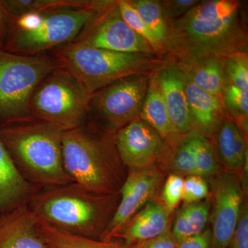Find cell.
Instances as JSON below:
<instances>
[{"instance_id": "6da1fadb", "label": "cell", "mask_w": 248, "mask_h": 248, "mask_svg": "<svg viewBox=\"0 0 248 248\" xmlns=\"http://www.w3.org/2000/svg\"><path fill=\"white\" fill-rule=\"evenodd\" d=\"M168 60L186 63L248 53L246 14L237 0L200 1L187 14L167 22Z\"/></svg>"}, {"instance_id": "7a4b0ae2", "label": "cell", "mask_w": 248, "mask_h": 248, "mask_svg": "<svg viewBox=\"0 0 248 248\" xmlns=\"http://www.w3.org/2000/svg\"><path fill=\"white\" fill-rule=\"evenodd\" d=\"M63 132L32 118L0 127V139L26 180L44 188L73 183L63 166Z\"/></svg>"}, {"instance_id": "3957f363", "label": "cell", "mask_w": 248, "mask_h": 248, "mask_svg": "<svg viewBox=\"0 0 248 248\" xmlns=\"http://www.w3.org/2000/svg\"><path fill=\"white\" fill-rule=\"evenodd\" d=\"M116 195H98L71 183L40 188L28 203L40 223L68 234L100 240L113 215Z\"/></svg>"}, {"instance_id": "277c9868", "label": "cell", "mask_w": 248, "mask_h": 248, "mask_svg": "<svg viewBox=\"0 0 248 248\" xmlns=\"http://www.w3.org/2000/svg\"><path fill=\"white\" fill-rule=\"evenodd\" d=\"M59 66L77 80L89 97L117 80L137 75L153 76L164 58L86 46L72 41L52 50Z\"/></svg>"}, {"instance_id": "5b68a950", "label": "cell", "mask_w": 248, "mask_h": 248, "mask_svg": "<svg viewBox=\"0 0 248 248\" xmlns=\"http://www.w3.org/2000/svg\"><path fill=\"white\" fill-rule=\"evenodd\" d=\"M62 147L63 166L72 182L98 195L117 194L120 159L115 136H100L84 124L63 132Z\"/></svg>"}, {"instance_id": "8992f818", "label": "cell", "mask_w": 248, "mask_h": 248, "mask_svg": "<svg viewBox=\"0 0 248 248\" xmlns=\"http://www.w3.org/2000/svg\"><path fill=\"white\" fill-rule=\"evenodd\" d=\"M48 55H23L0 47V127L32 119L29 103L39 84L59 68Z\"/></svg>"}, {"instance_id": "52a82bcc", "label": "cell", "mask_w": 248, "mask_h": 248, "mask_svg": "<svg viewBox=\"0 0 248 248\" xmlns=\"http://www.w3.org/2000/svg\"><path fill=\"white\" fill-rule=\"evenodd\" d=\"M90 101L91 97L77 80L59 67L37 86L29 109L32 118L66 131L84 124L90 112Z\"/></svg>"}, {"instance_id": "ba28073f", "label": "cell", "mask_w": 248, "mask_h": 248, "mask_svg": "<svg viewBox=\"0 0 248 248\" xmlns=\"http://www.w3.org/2000/svg\"><path fill=\"white\" fill-rule=\"evenodd\" d=\"M97 11L66 9L43 13L32 30L7 29L1 48L23 55H37L75 40Z\"/></svg>"}, {"instance_id": "9c48e42d", "label": "cell", "mask_w": 248, "mask_h": 248, "mask_svg": "<svg viewBox=\"0 0 248 248\" xmlns=\"http://www.w3.org/2000/svg\"><path fill=\"white\" fill-rule=\"evenodd\" d=\"M73 42L92 48L159 58L151 46L124 20L117 0H107Z\"/></svg>"}, {"instance_id": "30bf717a", "label": "cell", "mask_w": 248, "mask_h": 248, "mask_svg": "<svg viewBox=\"0 0 248 248\" xmlns=\"http://www.w3.org/2000/svg\"><path fill=\"white\" fill-rule=\"evenodd\" d=\"M151 76H129L106 86L91 96L90 110L117 132L140 118Z\"/></svg>"}, {"instance_id": "8fae6325", "label": "cell", "mask_w": 248, "mask_h": 248, "mask_svg": "<svg viewBox=\"0 0 248 248\" xmlns=\"http://www.w3.org/2000/svg\"><path fill=\"white\" fill-rule=\"evenodd\" d=\"M115 143L120 161L131 170L151 167L166 149L164 139L140 118L117 130Z\"/></svg>"}, {"instance_id": "7c38bea8", "label": "cell", "mask_w": 248, "mask_h": 248, "mask_svg": "<svg viewBox=\"0 0 248 248\" xmlns=\"http://www.w3.org/2000/svg\"><path fill=\"white\" fill-rule=\"evenodd\" d=\"M210 248H228L243 204L241 183L234 173H223L214 184Z\"/></svg>"}, {"instance_id": "4fadbf2b", "label": "cell", "mask_w": 248, "mask_h": 248, "mask_svg": "<svg viewBox=\"0 0 248 248\" xmlns=\"http://www.w3.org/2000/svg\"><path fill=\"white\" fill-rule=\"evenodd\" d=\"M154 167L132 170L120 189L121 200L100 240L109 241L142 207L151 201L162 182Z\"/></svg>"}, {"instance_id": "5bb4252c", "label": "cell", "mask_w": 248, "mask_h": 248, "mask_svg": "<svg viewBox=\"0 0 248 248\" xmlns=\"http://www.w3.org/2000/svg\"><path fill=\"white\" fill-rule=\"evenodd\" d=\"M177 138L192 132L188 103L184 89L182 73L170 60L154 73Z\"/></svg>"}, {"instance_id": "9a60e30c", "label": "cell", "mask_w": 248, "mask_h": 248, "mask_svg": "<svg viewBox=\"0 0 248 248\" xmlns=\"http://www.w3.org/2000/svg\"><path fill=\"white\" fill-rule=\"evenodd\" d=\"M171 212L163 203L150 201L124 226L112 235L109 241H115L125 246L144 242L170 231Z\"/></svg>"}, {"instance_id": "2e32d148", "label": "cell", "mask_w": 248, "mask_h": 248, "mask_svg": "<svg viewBox=\"0 0 248 248\" xmlns=\"http://www.w3.org/2000/svg\"><path fill=\"white\" fill-rule=\"evenodd\" d=\"M180 72L190 109L192 132L211 138L227 116L221 98L205 92Z\"/></svg>"}, {"instance_id": "e0dca14e", "label": "cell", "mask_w": 248, "mask_h": 248, "mask_svg": "<svg viewBox=\"0 0 248 248\" xmlns=\"http://www.w3.org/2000/svg\"><path fill=\"white\" fill-rule=\"evenodd\" d=\"M38 219L29 203L0 216V248H46L37 231Z\"/></svg>"}, {"instance_id": "ac0fdd59", "label": "cell", "mask_w": 248, "mask_h": 248, "mask_svg": "<svg viewBox=\"0 0 248 248\" xmlns=\"http://www.w3.org/2000/svg\"><path fill=\"white\" fill-rule=\"evenodd\" d=\"M39 189L23 177L0 139V216L29 203Z\"/></svg>"}, {"instance_id": "d6986e66", "label": "cell", "mask_w": 248, "mask_h": 248, "mask_svg": "<svg viewBox=\"0 0 248 248\" xmlns=\"http://www.w3.org/2000/svg\"><path fill=\"white\" fill-rule=\"evenodd\" d=\"M218 156L231 173L239 172L248 160L247 142L241 129L227 115L214 134Z\"/></svg>"}, {"instance_id": "ffe728a7", "label": "cell", "mask_w": 248, "mask_h": 248, "mask_svg": "<svg viewBox=\"0 0 248 248\" xmlns=\"http://www.w3.org/2000/svg\"><path fill=\"white\" fill-rule=\"evenodd\" d=\"M171 62L201 89L221 98L223 90L228 83L223 58L202 59L186 63Z\"/></svg>"}, {"instance_id": "44dd1931", "label": "cell", "mask_w": 248, "mask_h": 248, "mask_svg": "<svg viewBox=\"0 0 248 248\" xmlns=\"http://www.w3.org/2000/svg\"><path fill=\"white\" fill-rule=\"evenodd\" d=\"M140 118L154 129L164 140L175 141L177 138L173 132L169 112L154 74L150 79Z\"/></svg>"}, {"instance_id": "7402d4cb", "label": "cell", "mask_w": 248, "mask_h": 248, "mask_svg": "<svg viewBox=\"0 0 248 248\" xmlns=\"http://www.w3.org/2000/svg\"><path fill=\"white\" fill-rule=\"evenodd\" d=\"M9 16L27 13H47L66 9H93L99 11L107 0H3Z\"/></svg>"}, {"instance_id": "603a6c76", "label": "cell", "mask_w": 248, "mask_h": 248, "mask_svg": "<svg viewBox=\"0 0 248 248\" xmlns=\"http://www.w3.org/2000/svg\"><path fill=\"white\" fill-rule=\"evenodd\" d=\"M210 210V202L207 200L186 204L177 214L170 231L174 239L180 241L203 232L208 223Z\"/></svg>"}, {"instance_id": "cb8c5ba5", "label": "cell", "mask_w": 248, "mask_h": 248, "mask_svg": "<svg viewBox=\"0 0 248 248\" xmlns=\"http://www.w3.org/2000/svg\"><path fill=\"white\" fill-rule=\"evenodd\" d=\"M37 231L46 248H125L117 241L81 237L58 231L39 221Z\"/></svg>"}, {"instance_id": "d4e9b609", "label": "cell", "mask_w": 248, "mask_h": 248, "mask_svg": "<svg viewBox=\"0 0 248 248\" xmlns=\"http://www.w3.org/2000/svg\"><path fill=\"white\" fill-rule=\"evenodd\" d=\"M128 1L136 11L141 20L156 36L164 48V44L167 35V23L163 14L160 1L128 0Z\"/></svg>"}, {"instance_id": "484cf974", "label": "cell", "mask_w": 248, "mask_h": 248, "mask_svg": "<svg viewBox=\"0 0 248 248\" xmlns=\"http://www.w3.org/2000/svg\"><path fill=\"white\" fill-rule=\"evenodd\" d=\"M227 115L236 122L240 128H248V91L228 82L221 96Z\"/></svg>"}, {"instance_id": "4316f807", "label": "cell", "mask_w": 248, "mask_h": 248, "mask_svg": "<svg viewBox=\"0 0 248 248\" xmlns=\"http://www.w3.org/2000/svg\"><path fill=\"white\" fill-rule=\"evenodd\" d=\"M190 138L197 175L203 177L216 174L218 170L216 153L208 139L195 132L190 133Z\"/></svg>"}, {"instance_id": "83f0119b", "label": "cell", "mask_w": 248, "mask_h": 248, "mask_svg": "<svg viewBox=\"0 0 248 248\" xmlns=\"http://www.w3.org/2000/svg\"><path fill=\"white\" fill-rule=\"evenodd\" d=\"M117 4L121 15L129 27L151 46L159 58H164L165 50L162 45L151 29L141 20L135 9L129 4L128 0H117Z\"/></svg>"}, {"instance_id": "f1b7e54d", "label": "cell", "mask_w": 248, "mask_h": 248, "mask_svg": "<svg viewBox=\"0 0 248 248\" xmlns=\"http://www.w3.org/2000/svg\"><path fill=\"white\" fill-rule=\"evenodd\" d=\"M228 82L248 91V53H236L223 58Z\"/></svg>"}, {"instance_id": "f546056e", "label": "cell", "mask_w": 248, "mask_h": 248, "mask_svg": "<svg viewBox=\"0 0 248 248\" xmlns=\"http://www.w3.org/2000/svg\"><path fill=\"white\" fill-rule=\"evenodd\" d=\"M172 169L174 172L187 175H197V165L191 145L190 134L179 143L174 156Z\"/></svg>"}, {"instance_id": "4dcf8cb0", "label": "cell", "mask_w": 248, "mask_h": 248, "mask_svg": "<svg viewBox=\"0 0 248 248\" xmlns=\"http://www.w3.org/2000/svg\"><path fill=\"white\" fill-rule=\"evenodd\" d=\"M184 179L178 174H172L168 177L163 188V205L171 213L182 200Z\"/></svg>"}, {"instance_id": "1f68e13d", "label": "cell", "mask_w": 248, "mask_h": 248, "mask_svg": "<svg viewBox=\"0 0 248 248\" xmlns=\"http://www.w3.org/2000/svg\"><path fill=\"white\" fill-rule=\"evenodd\" d=\"M208 193V186L203 177L189 175L184 179L182 200L186 205L205 200Z\"/></svg>"}, {"instance_id": "d6a6232c", "label": "cell", "mask_w": 248, "mask_h": 248, "mask_svg": "<svg viewBox=\"0 0 248 248\" xmlns=\"http://www.w3.org/2000/svg\"><path fill=\"white\" fill-rule=\"evenodd\" d=\"M199 0H164L160 1L166 23L179 19L198 4Z\"/></svg>"}, {"instance_id": "836d02e7", "label": "cell", "mask_w": 248, "mask_h": 248, "mask_svg": "<svg viewBox=\"0 0 248 248\" xmlns=\"http://www.w3.org/2000/svg\"><path fill=\"white\" fill-rule=\"evenodd\" d=\"M228 248H248V208L243 203L239 221Z\"/></svg>"}, {"instance_id": "e575fe53", "label": "cell", "mask_w": 248, "mask_h": 248, "mask_svg": "<svg viewBox=\"0 0 248 248\" xmlns=\"http://www.w3.org/2000/svg\"><path fill=\"white\" fill-rule=\"evenodd\" d=\"M124 246L125 248H177V242L172 237L170 231L144 242L133 246Z\"/></svg>"}, {"instance_id": "d590c367", "label": "cell", "mask_w": 248, "mask_h": 248, "mask_svg": "<svg viewBox=\"0 0 248 248\" xmlns=\"http://www.w3.org/2000/svg\"><path fill=\"white\" fill-rule=\"evenodd\" d=\"M177 248H210L211 232L205 230L203 232L191 237L176 241Z\"/></svg>"}, {"instance_id": "8d00e7d4", "label": "cell", "mask_w": 248, "mask_h": 248, "mask_svg": "<svg viewBox=\"0 0 248 248\" xmlns=\"http://www.w3.org/2000/svg\"><path fill=\"white\" fill-rule=\"evenodd\" d=\"M9 21V15L5 9L3 0H0V47L1 48L4 43Z\"/></svg>"}]
</instances>
